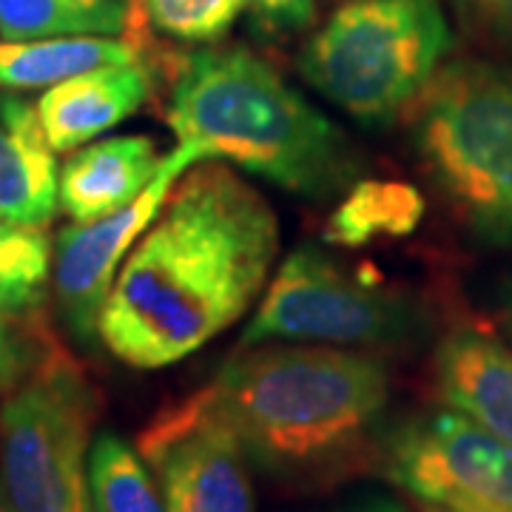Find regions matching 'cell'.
<instances>
[{"mask_svg": "<svg viewBox=\"0 0 512 512\" xmlns=\"http://www.w3.org/2000/svg\"><path fill=\"white\" fill-rule=\"evenodd\" d=\"M276 251L265 197L220 160H200L126 256L97 336L137 370L183 362L251 311Z\"/></svg>", "mask_w": 512, "mask_h": 512, "instance_id": "obj_1", "label": "cell"}, {"mask_svg": "<svg viewBox=\"0 0 512 512\" xmlns=\"http://www.w3.org/2000/svg\"><path fill=\"white\" fill-rule=\"evenodd\" d=\"M202 390L265 473L316 481L342 476L370 456L390 399V373L370 353L254 345Z\"/></svg>", "mask_w": 512, "mask_h": 512, "instance_id": "obj_2", "label": "cell"}, {"mask_svg": "<svg viewBox=\"0 0 512 512\" xmlns=\"http://www.w3.org/2000/svg\"><path fill=\"white\" fill-rule=\"evenodd\" d=\"M165 117L202 160H228L308 200L333 197L359 174L348 134L239 46L183 57Z\"/></svg>", "mask_w": 512, "mask_h": 512, "instance_id": "obj_3", "label": "cell"}, {"mask_svg": "<svg viewBox=\"0 0 512 512\" xmlns=\"http://www.w3.org/2000/svg\"><path fill=\"white\" fill-rule=\"evenodd\" d=\"M413 148L458 220L512 245V69L444 63L413 103Z\"/></svg>", "mask_w": 512, "mask_h": 512, "instance_id": "obj_4", "label": "cell"}, {"mask_svg": "<svg viewBox=\"0 0 512 512\" xmlns=\"http://www.w3.org/2000/svg\"><path fill=\"white\" fill-rule=\"evenodd\" d=\"M450 49L439 0H350L305 43L299 72L362 126H387L419 100Z\"/></svg>", "mask_w": 512, "mask_h": 512, "instance_id": "obj_5", "label": "cell"}, {"mask_svg": "<svg viewBox=\"0 0 512 512\" xmlns=\"http://www.w3.org/2000/svg\"><path fill=\"white\" fill-rule=\"evenodd\" d=\"M97 399L83 367L49 345L0 404V484L18 512H94Z\"/></svg>", "mask_w": 512, "mask_h": 512, "instance_id": "obj_6", "label": "cell"}, {"mask_svg": "<svg viewBox=\"0 0 512 512\" xmlns=\"http://www.w3.org/2000/svg\"><path fill=\"white\" fill-rule=\"evenodd\" d=\"M413 330L416 311L407 296L350 274L316 248H296L242 333V348L276 339L384 345Z\"/></svg>", "mask_w": 512, "mask_h": 512, "instance_id": "obj_7", "label": "cell"}, {"mask_svg": "<svg viewBox=\"0 0 512 512\" xmlns=\"http://www.w3.org/2000/svg\"><path fill=\"white\" fill-rule=\"evenodd\" d=\"M382 464L427 507L512 512V441L453 407L404 421L382 444Z\"/></svg>", "mask_w": 512, "mask_h": 512, "instance_id": "obj_8", "label": "cell"}, {"mask_svg": "<svg viewBox=\"0 0 512 512\" xmlns=\"http://www.w3.org/2000/svg\"><path fill=\"white\" fill-rule=\"evenodd\" d=\"M165 512H254L248 453L205 390L154 416L137 439Z\"/></svg>", "mask_w": 512, "mask_h": 512, "instance_id": "obj_9", "label": "cell"}, {"mask_svg": "<svg viewBox=\"0 0 512 512\" xmlns=\"http://www.w3.org/2000/svg\"><path fill=\"white\" fill-rule=\"evenodd\" d=\"M200 160L202 154L197 148L180 143L165 157L160 174L137 200L100 220L74 222L60 231L55 251V293L60 313L66 316L77 339L86 342L97 336L106 296L126 256L146 234L148 225L157 220L171 185Z\"/></svg>", "mask_w": 512, "mask_h": 512, "instance_id": "obj_10", "label": "cell"}, {"mask_svg": "<svg viewBox=\"0 0 512 512\" xmlns=\"http://www.w3.org/2000/svg\"><path fill=\"white\" fill-rule=\"evenodd\" d=\"M151 97V72L143 60L103 66L49 86L37 100V117L55 151L66 154L97 134L120 126Z\"/></svg>", "mask_w": 512, "mask_h": 512, "instance_id": "obj_11", "label": "cell"}, {"mask_svg": "<svg viewBox=\"0 0 512 512\" xmlns=\"http://www.w3.org/2000/svg\"><path fill=\"white\" fill-rule=\"evenodd\" d=\"M37 106L0 94V220L43 228L60 202V174Z\"/></svg>", "mask_w": 512, "mask_h": 512, "instance_id": "obj_12", "label": "cell"}, {"mask_svg": "<svg viewBox=\"0 0 512 512\" xmlns=\"http://www.w3.org/2000/svg\"><path fill=\"white\" fill-rule=\"evenodd\" d=\"M163 163L165 157L146 134L83 146L60 171V205L74 222L100 220L137 200Z\"/></svg>", "mask_w": 512, "mask_h": 512, "instance_id": "obj_13", "label": "cell"}, {"mask_svg": "<svg viewBox=\"0 0 512 512\" xmlns=\"http://www.w3.org/2000/svg\"><path fill=\"white\" fill-rule=\"evenodd\" d=\"M444 402L501 439L512 441V350L478 330H456L436 353Z\"/></svg>", "mask_w": 512, "mask_h": 512, "instance_id": "obj_14", "label": "cell"}, {"mask_svg": "<svg viewBox=\"0 0 512 512\" xmlns=\"http://www.w3.org/2000/svg\"><path fill=\"white\" fill-rule=\"evenodd\" d=\"M143 46L131 37H46L0 40V89H49L103 66L137 63Z\"/></svg>", "mask_w": 512, "mask_h": 512, "instance_id": "obj_15", "label": "cell"}, {"mask_svg": "<svg viewBox=\"0 0 512 512\" xmlns=\"http://www.w3.org/2000/svg\"><path fill=\"white\" fill-rule=\"evenodd\" d=\"M424 217V197L413 185L362 180L330 214L325 237L333 245L362 248L390 237H407Z\"/></svg>", "mask_w": 512, "mask_h": 512, "instance_id": "obj_16", "label": "cell"}, {"mask_svg": "<svg viewBox=\"0 0 512 512\" xmlns=\"http://www.w3.org/2000/svg\"><path fill=\"white\" fill-rule=\"evenodd\" d=\"M123 0H0V40L114 37L128 29Z\"/></svg>", "mask_w": 512, "mask_h": 512, "instance_id": "obj_17", "label": "cell"}, {"mask_svg": "<svg viewBox=\"0 0 512 512\" xmlns=\"http://www.w3.org/2000/svg\"><path fill=\"white\" fill-rule=\"evenodd\" d=\"M94 512H165L160 487L143 456L114 433H100L89 456Z\"/></svg>", "mask_w": 512, "mask_h": 512, "instance_id": "obj_18", "label": "cell"}, {"mask_svg": "<svg viewBox=\"0 0 512 512\" xmlns=\"http://www.w3.org/2000/svg\"><path fill=\"white\" fill-rule=\"evenodd\" d=\"M52 242L43 228L0 220V316L29 311L46 291Z\"/></svg>", "mask_w": 512, "mask_h": 512, "instance_id": "obj_19", "label": "cell"}, {"mask_svg": "<svg viewBox=\"0 0 512 512\" xmlns=\"http://www.w3.org/2000/svg\"><path fill=\"white\" fill-rule=\"evenodd\" d=\"M245 6L248 0H140L128 20V29H134L128 37L140 43L143 29L154 26L171 40L211 43L234 26Z\"/></svg>", "mask_w": 512, "mask_h": 512, "instance_id": "obj_20", "label": "cell"}, {"mask_svg": "<svg viewBox=\"0 0 512 512\" xmlns=\"http://www.w3.org/2000/svg\"><path fill=\"white\" fill-rule=\"evenodd\" d=\"M256 23L271 35H293L316 18V0H248Z\"/></svg>", "mask_w": 512, "mask_h": 512, "instance_id": "obj_21", "label": "cell"}, {"mask_svg": "<svg viewBox=\"0 0 512 512\" xmlns=\"http://www.w3.org/2000/svg\"><path fill=\"white\" fill-rule=\"evenodd\" d=\"M461 6L495 40H501L512 49V0H461Z\"/></svg>", "mask_w": 512, "mask_h": 512, "instance_id": "obj_22", "label": "cell"}, {"mask_svg": "<svg viewBox=\"0 0 512 512\" xmlns=\"http://www.w3.org/2000/svg\"><path fill=\"white\" fill-rule=\"evenodd\" d=\"M345 512H407L399 504V501H393V498H365V501H359V504H353Z\"/></svg>", "mask_w": 512, "mask_h": 512, "instance_id": "obj_23", "label": "cell"}, {"mask_svg": "<svg viewBox=\"0 0 512 512\" xmlns=\"http://www.w3.org/2000/svg\"><path fill=\"white\" fill-rule=\"evenodd\" d=\"M15 367V359H12V353L6 350V345L0 342V379L3 376H9V370Z\"/></svg>", "mask_w": 512, "mask_h": 512, "instance_id": "obj_24", "label": "cell"}, {"mask_svg": "<svg viewBox=\"0 0 512 512\" xmlns=\"http://www.w3.org/2000/svg\"><path fill=\"white\" fill-rule=\"evenodd\" d=\"M0 512H18L12 507V501H9V495L3 490V484H0Z\"/></svg>", "mask_w": 512, "mask_h": 512, "instance_id": "obj_25", "label": "cell"}, {"mask_svg": "<svg viewBox=\"0 0 512 512\" xmlns=\"http://www.w3.org/2000/svg\"><path fill=\"white\" fill-rule=\"evenodd\" d=\"M421 512H450V510H441V507H427V504H424V510Z\"/></svg>", "mask_w": 512, "mask_h": 512, "instance_id": "obj_26", "label": "cell"}, {"mask_svg": "<svg viewBox=\"0 0 512 512\" xmlns=\"http://www.w3.org/2000/svg\"><path fill=\"white\" fill-rule=\"evenodd\" d=\"M510 330H512V296H510Z\"/></svg>", "mask_w": 512, "mask_h": 512, "instance_id": "obj_27", "label": "cell"}, {"mask_svg": "<svg viewBox=\"0 0 512 512\" xmlns=\"http://www.w3.org/2000/svg\"><path fill=\"white\" fill-rule=\"evenodd\" d=\"M131 3H134V6H137V3H140V0H131Z\"/></svg>", "mask_w": 512, "mask_h": 512, "instance_id": "obj_28", "label": "cell"}]
</instances>
